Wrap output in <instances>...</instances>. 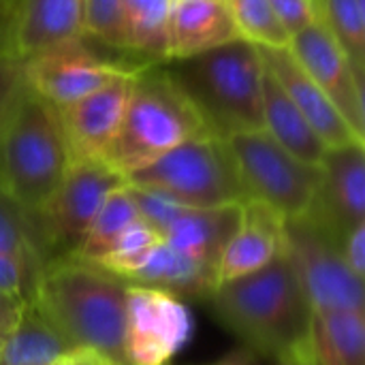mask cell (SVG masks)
<instances>
[{
	"label": "cell",
	"mask_w": 365,
	"mask_h": 365,
	"mask_svg": "<svg viewBox=\"0 0 365 365\" xmlns=\"http://www.w3.org/2000/svg\"><path fill=\"white\" fill-rule=\"evenodd\" d=\"M0 255L17 257L38 269L49 263L32 212H26L0 190Z\"/></svg>",
	"instance_id": "27"
},
{
	"label": "cell",
	"mask_w": 365,
	"mask_h": 365,
	"mask_svg": "<svg viewBox=\"0 0 365 365\" xmlns=\"http://www.w3.org/2000/svg\"><path fill=\"white\" fill-rule=\"evenodd\" d=\"M38 274V267L17 257L0 255V295L21 306L28 304L34 295Z\"/></svg>",
	"instance_id": "31"
},
{
	"label": "cell",
	"mask_w": 365,
	"mask_h": 365,
	"mask_svg": "<svg viewBox=\"0 0 365 365\" xmlns=\"http://www.w3.org/2000/svg\"><path fill=\"white\" fill-rule=\"evenodd\" d=\"M4 2H9V4H13V2H15V0H4Z\"/></svg>",
	"instance_id": "42"
},
{
	"label": "cell",
	"mask_w": 365,
	"mask_h": 365,
	"mask_svg": "<svg viewBox=\"0 0 365 365\" xmlns=\"http://www.w3.org/2000/svg\"><path fill=\"white\" fill-rule=\"evenodd\" d=\"M130 195H133V201L137 205V212L139 216L152 225L154 229H158L160 233L186 210L182 203L173 201L171 197L158 192V190H152V188H141V186H130Z\"/></svg>",
	"instance_id": "32"
},
{
	"label": "cell",
	"mask_w": 365,
	"mask_h": 365,
	"mask_svg": "<svg viewBox=\"0 0 365 365\" xmlns=\"http://www.w3.org/2000/svg\"><path fill=\"white\" fill-rule=\"evenodd\" d=\"M4 334H6V331H4V329H0V344H2V338H4Z\"/></svg>",
	"instance_id": "41"
},
{
	"label": "cell",
	"mask_w": 365,
	"mask_h": 365,
	"mask_svg": "<svg viewBox=\"0 0 365 365\" xmlns=\"http://www.w3.org/2000/svg\"><path fill=\"white\" fill-rule=\"evenodd\" d=\"M246 197L261 201L282 218L306 214L317 197L321 167L308 165L278 145L263 128L227 137Z\"/></svg>",
	"instance_id": "7"
},
{
	"label": "cell",
	"mask_w": 365,
	"mask_h": 365,
	"mask_svg": "<svg viewBox=\"0 0 365 365\" xmlns=\"http://www.w3.org/2000/svg\"><path fill=\"white\" fill-rule=\"evenodd\" d=\"M86 0H15L9 47L26 60L43 49L83 36Z\"/></svg>",
	"instance_id": "17"
},
{
	"label": "cell",
	"mask_w": 365,
	"mask_h": 365,
	"mask_svg": "<svg viewBox=\"0 0 365 365\" xmlns=\"http://www.w3.org/2000/svg\"><path fill=\"white\" fill-rule=\"evenodd\" d=\"M19 310H21V304L11 302V299H6V297L0 295V329L9 331L13 327V323L17 321Z\"/></svg>",
	"instance_id": "37"
},
{
	"label": "cell",
	"mask_w": 365,
	"mask_h": 365,
	"mask_svg": "<svg viewBox=\"0 0 365 365\" xmlns=\"http://www.w3.org/2000/svg\"><path fill=\"white\" fill-rule=\"evenodd\" d=\"M274 9L276 17L289 32V36L297 34L306 26L314 24L319 19L317 2L314 0H267Z\"/></svg>",
	"instance_id": "33"
},
{
	"label": "cell",
	"mask_w": 365,
	"mask_h": 365,
	"mask_svg": "<svg viewBox=\"0 0 365 365\" xmlns=\"http://www.w3.org/2000/svg\"><path fill=\"white\" fill-rule=\"evenodd\" d=\"M214 365H248L246 361H240V359H225V361H220V364H214Z\"/></svg>",
	"instance_id": "40"
},
{
	"label": "cell",
	"mask_w": 365,
	"mask_h": 365,
	"mask_svg": "<svg viewBox=\"0 0 365 365\" xmlns=\"http://www.w3.org/2000/svg\"><path fill=\"white\" fill-rule=\"evenodd\" d=\"M56 365H122L96 351L90 349H75L73 353H68L66 357H62Z\"/></svg>",
	"instance_id": "36"
},
{
	"label": "cell",
	"mask_w": 365,
	"mask_h": 365,
	"mask_svg": "<svg viewBox=\"0 0 365 365\" xmlns=\"http://www.w3.org/2000/svg\"><path fill=\"white\" fill-rule=\"evenodd\" d=\"M135 73H122L96 92L66 105L60 111L64 137L73 160H103L118 135Z\"/></svg>",
	"instance_id": "14"
},
{
	"label": "cell",
	"mask_w": 365,
	"mask_h": 365,
	"mask_svg": "<svg viewBox=\"0 0 365 365\" xmlns=\"http://www.w3.org/2000/svg\"><path fill=\"white\" fill-rule=\"evenodd\" d=\"M71 165L58 107L26 81L0 124V190L26 212L53 195Z\"/></svg>",
	"instance_id": "4"
},
{
	"label": "cell",
	"mask_w": 365,
	"mask_h": 365,
	"mask_svg": "<svg viewBox=\"0 0 365 365\" xmlns=\"http://www.w3.org/2000/svg\"><path fill=\"white\" fill-rule=\"evenodd\" d=\"M24 81V62L9 47H0V124Z\"/></svg>",
	"instance_id": "34"
},
{
	"label": "cell",
	"mask_w": 365,
	"mask_h": 365,
	"mask_svg": "<svg viewBox=\"0 0 365 365\" xmlns=\"http://www.w3.org/2000/svg\"><path fill=\"white\" fill-rule=\"evenodd\" d=\"M240 214L242 203L214 210L186 207L163 231V244L192 259L218 265L222 248L240 225Z\"/></svg>",
	"instance_id": "19"
},
{
	"label": "cell",
	"mask_w": 365,
	"mask_h": 365,
	"mask_svg": "<svg viewBox=\"0 0 365 365\" xmlns=\"http://www.w3.org/2000/svg\"><path fill=\"white\" fill-rule=\"evenodd\" d=\"M289 51L325 92L351 128L365 139V86L355 77L344 51L317 19L289 41Z\"/></svg>",
	"instance_id": "13"
},
{
	"label": "cell",
	"mask_w": 365,
	"mask_h": 365,
	"mask_svg": "<svg viewBox=\"0 0 365 365\" xmlns=\"http://www.w3.org/2000/svg\"><path fill=\"white\" fill-rule=\"evenodd\" d=\"M265 68L280 83L287 96L295 103V107L304 113L314 133L323 139L327 148H340L349 143H365L351 124L342 118V113L334 107V103L325 96V92L306 75L299 62L293 58L289 47L269 49L259 47Z\"/></svg>",
	"instance_id": "15"
},
{
	"label": "cell",
	"mask_w": 365,
	"mask_h": 365,
	"mask_svg": "<svg viewBox=\"0 0 365 365\" xmlns=\"http://www.w3.org/2000/svg\"><path fill=\"white\" fill-rule=\"evenodd\" d=\"M126 280L75 257L51 259L38 274L32 304L75 346L124 364Z\"/></svg>",
	"instance_id": "1"
},
{
	"label": "cell",
	"mask_w": 365,
	"mask_h": 365,
	"mask_svg": "<svg viewBox=\"0 0 365 365\" xmlns=\"http://www.w3.org/2000/svg\"><path fill=\"white\" fill-rule=\"evenodd\" d=\"M171 0H126L122 15L124 53L154 66L167 62V28Z\"/></svg>",
	"instance_id": "24"
},
{
	"label": "cell",
	"mask_w": 365,
	"mask_h": 365,
	"mask_svg": "<svg viewBox=\"0 0 365 365\" xmlns=\"http://www.w3.org/2000/svg\"><path fill=\"white\" fill-rule=\"evenodd\" d=\"M75 346L28 302L0 344V365H56Z\"/></svg>",
	"instance_id": "22"
},
{
	"label": "cell",
	"mask_w": 365,
	"mask_h": 365,
	"mask_svg": "<svg viewBox=\"0 0 365 365\" xmlns=\"http://www.w3.org/2000/svg\"><path fill=\"white\" fill-rule=\"evenodd\" d=\"M163 66L212 135L227 139L263 128L265 64L257 45L237 38Z\"/></svg>",
	"instance_id": "3"
},
{
	"label": "cell",
	"mask_w": 365,
	"mask_h": 365,
	"mask_svg": "<svg viewBox=\"0 0 365 365\" xmlns=\"http://www.w3.org/2000/svg\"><path fill=\"white\" fill-rule=\"evenodd\" d=\"M227 4L244 41L269 49L289 47L291 36L267 0H227Z\"/></svg>",
	"instance_id": "29"
},
{
	"label": "cell",
	"mask_w": 365,
	"mask_h": 365,
	"mask_svg": "<svg viewBox=\"0 0 365 365\" xmlns=\"http://www.w3.org/2000/svg\"><path fill=\"white\" fill-rule=\"evenodd\" d=\"M218 282V265L182 255L167 244L152 252L148 263L133 276L130 284H143L169 291L173 295H212Z\"/></svg>",
	"instance_id": "23"
},
{
	"label": "cell",
	"mask_w": 365,
	"mask_h": 365,
	"mask_svg": "<svg viewBox=\"0 0 365 365\" xmlns=\"http://www.w3.org/2000/svg\"><path fill=\"white\" fill-rule=\"evenodd\" d=\"M242 38L227 0H171L167 60L190 58Z\"/></svg>",
	"instance_id": "18"
},
{
	"label": "cell",
	"mask_w": 365,
	"mask_h": 365,
	"mask_svg": "<svg viewBox=\"0 0 365 365\" xmlns=\"http://www.w3.org/2000/svg\"><path fill=\"white\" fill-rule=\"evenodd\" d=\"M210 297L218 319L250 346L278 359L306 349L312 312L284 250L263 269L218 284Z\"/></svg>",
	"instance_id": "2"
},
{
	"label": "cell",
	"mask_w": 365,
	"mask_h": 365,
	"mask_svg": "<svg viewBox=\"0 0 365 365\" xmlns=\"http://www.w3.org/2000/svg\"><path fill=\"white\" fill-rule=\"evenodd\" d=\"M160 242L163 233L148 225L143 218H139L115 240V244L96 265L130 282L133 276L148 263L152 252L160 246Z\"/></svg>",
	"instance_id": "28"
},
{
	"label": "cell",
	"mask_w": 365,
	"mask_h": 365,
	"mask_svg": "<svg viewBox=\"0 0 365 365\" xmlns=\"http://www.w3.org/2000/svg\"><path fill=\"white\" fill-rule=\"evenodd\" d=\"M124 184L126 178L103 160H73L68 165L53 195L32 212L49 261L77 250L107 197Z\"/></svg>",
	"instance_id": "9"
},
{
	"label": "cell",
	"mask_w": 365,
	"mask_h": 365,
	"mask_svg": "<svg viewBox=\"0 0 365 365\" xmlns=\"http://www.w3.org/2000/svg\"><path fill=\"white\" fill-rule=\"evenodd\" d=\"M139 218L141 216L133 201L130 188H128V184H124L122 188L113 190L107 197V201L94 216L92 225L88 227L81 244L68 257H75L79 261L96 265L109 252V248L115 244V240Z\"/></svg>",
	"instance_id": "25"
},
{
	"label": "cell",
	"mask_w": 365,
	"mask_h": 365,
	"mask_svg": "<svg viewBox=\"0 0 365 365\" xmlns=\"http://www.w3.org/2000/svg\"><path fill=\"white\" fill-rule=\"evenodd\" d=\"M21 62L26 83L58 109L96 92L122 73L145 68L128 60L103 56L92 49L88 36L64 41Z\"/></svg>",
	"instance_id": "11"
},
{
	"label": "cell",
	"mask_w": 365,
	"mask_h": 365,
	"mask_svg": "<svg viewBox=\"0 0 365 365\" xmlns=\"http://www.w3.org/2000/svg\"><path fill=\"white\" fill-rule=\"evenodd\" d=\"M297 357L308 365H365V312L312 314Z\"/></svg>",
	"instance_id": "20"
},
{
	"label": "cell",
	"mask_w": 365,
	"mask_h": 365,
	"mask_svg": "<svg viewBox=\"0 0 365 365\" xmlns=\"http://www.w3.org/2000/svg\"><path fill=\"white\" fill-rule=\"evenodd\" d=\"M126 0H86L83 36L90 41L124 53L122 43V15Z\"/></svg>",
	"instance_id": "30"
},
{
	"label": "cell",
	"mask_w": 365,
	"mask_h": 365,
	"mask_svg": "<svg viewBox=\"0 0 365 365\" xmlns=\"http://www.w3.org/2000/svg\"><path fill=\"white\" fill-rule=\"evenodd\" d=\"M126 184L158 190L184 207L214 210L244 203L246 188L227 139L195 137L152 165L130 173Z\"/></svg>",
	"instance_id": "6"
},
{
	"label": "cell",
	"mask_w": 365,
	"mask_h": 365,
	"mask_svg": "<svg viewBox=\"0 0 365 365\" xmlns=\"http://www.w3.org/2000/svg\"><path fill=\"white\" fill-rule=\"evenodd\" d=\"M284 252L299 278L312 314L365 312L364 280L308 216L284 218Z\"/></svg>",
	"instance_id": "8"
},
{
	"label": "cell",
	"mask_w": 365,
	"mask_h": 365,
	"mask_svg": "<svg viewBox=\"0 0 365 365\" xmlns=\"http://www.w3.org/2000/svg\"><path fill=\"white\" fill-rule=\"evenodd\" d=\"M319 21L344 51L355 77L365 86V4L359 0H314Z\"/></svg>",
	"instance_id": "26"
},
{
	"label": "cell",
	"mask_w": 365,
	"mask_h": 365,
	"mask_svg": "<svg viewBox=\"0 0 365 365\" xmlns=\"http://www.w3.org/2000/svg\"><path fill=\"white\" fill-rule=\"evenodd\" d=\"M192 317L184 302L163 289L126 284V365H169L192 338Z\"/></svg>",
	"instance_id": "10"
},
{
	"label": "cell",
	"mask_w": 365,
	"mask_h": 365,
	"mask_svg": "<svg viewBox=\"0 0 365 365\" xmlns=\"http://www.w3.org/2000/svg\"><path fill=\"white\" fill-rule=\"evenodd\" d=\"M278 365H308L304 359L299 357H280L278 359Z\"/></svg>",
	"instance_id": "39"
},
{
	"label": "cell",
	"mask_w": 365,
	"mask_h": 365,
	"mask_svg": "<svg viewBox=\"0 0 365 365\" xmlns=\"http://www.w3.org/2000/svg\"><path fill=\"white\" fill-rule=\"evenodd\" d=\"M203 135L212 133L165 66H145L133 79L122 124L103 163L128 178L184 141Z\"/></svg>",
	"instance_id": "5"
},
{
	"label": "cell",
	"mask_w": 365,
	"mask_h": 365,
	"mask_svg": "<svg viewBox=\"0 0 365 365\" xmlns=\"http://www.w3.org/2000/svg\"><path fill=\"white\" fill-rule=\"evenodd\" d=\"M340 255L349 269L359 276L361 280L365 278V222H359L340 244Z\"/></svg>",
	"instance_id": "35"
},
{
	"label": "cell",
	"mask_w": 365,
	"mask_h": 365,
	"mask_svg": "<svg viewBox=\"0 0 365 365\" xmlns=\"http://www.w3.org/2000/svg\"><path fill=\"white\" fill-rule=\"evenodd\" d=\"M284 250V218L261 201L242 203L240 225L218 259V284L255 274Z\"/></svg>",
	"instance_id": "16"
},
{
	"label": "cell",
	"mask_w": 365,
	"mask_h": 365,
	"mask_svg": "<svg viewBox=\"0 0 365 365\" xmlns=\"http://www.w3.org/2000/svg\"><path fill=\"white\" fill-rule=\"evenodd\" d=\"M11 26H13V4L0 0V47H9Z\"/></svg>",
	"instance_id": "38"
},
{
	"label": "cell",
	"mask_w": 365,
	"mask_h": 365,
	"mask_svg": "<svg viewBox=\"0 0 365 365\" xmlns=\"http://www.w3.org/2000/svg\"><path fill=\"white\" fill-rule=\"evenodd\" d=\"M321 182L308 216L334 244L365 222V143L327 148L321 160Z\"/></svg>",
	"instance_id": "12"
},
{
	"label": "cell",
	"mask_w": 365,
	"mask_h": 365,
	"mask_svg": "<svg viewBox=\"0 0 365 365\" xmlns=\"http://www.w3.org/2000/svg\"><path fill=\"white\" fill-rule=\"evenodd\" d=\"M263 130L287 152L308 165H321L327 145L308 124L304 113L287 96L265 68L263 77Z\"/></svg>",
	"instance_id": "21"
}]
</instances>
